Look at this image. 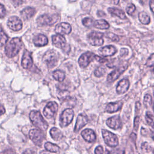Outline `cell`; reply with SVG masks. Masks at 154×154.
<instances>
[{"label": "cell", "mask_w": 154, "mask_h": 154, "mask_svg": "<svg viewBox=\"0 0 154 154\" xmlns=\"http://www.w3.org/2000/svg\"><path fill=\"white\" fill-rule=\"evenodd\" d=\"M22 47V42L20 38H12L5 46V52L6 55L9 58L16 56Z\"/></svg>", "instance_id": "obj_1"}, {"label": "cell", "mask_w": 154, "mask_h": 154, "mask_svg": "<svg viewBox=\"0 0 154 154\" xmlns=\"http://www.w3.org/2000/svg\"><path fill=\"white\" fill-rule=\"evenodd\" d=\"M29 119L32 124L42 131H46L48 125L38 111H32L29 114Z\"/></svg>", "instance_id": "obj_2"}, {"label": "cell", "mask_w": 154, "mask_h": 154, "mask_svg": "<svg viewBox=\"0 0 154 154\" xmlns=\"http://www.w3.org/2000/svg\"><path fill=\"white\" fill-rule=\"evenodd\" d=\"M58 55L57 52L54 50L47 51L43 57V61L47 65L49 68L55 67L58 62Z\"/></svg>", "instance_id": "obj_3"}, {"label": "cell", "mask_w": 154, "mask_h": 154, "mask_svg": "<svg viewBox=\"0 0 154 154\" xmlns=\"http://www.w3.org/2000/svg\"><path fill=\"white\" fill-rule=\"evenodd\" d=\"M53 44L57 48L61 49L64 52H69L70 50V47L67 44L65 38L60 34L54 35L52 37Z\"/></svg>", "instance_id": "obj_4"}, {"label": "cell", "mask_w": 154, "mask_h": 154, "mask_svg": "<svg viewBox=\"0 0 154 154\" xmlns=\"http://www.w3.org/2000/svg\"><path fill=\"white\" fill-rule=\"evenodd\" d=\"M74 117V112L72 109L67 108L63 111L60 116V125L61 127L68 126L73 120Z\"/></svg>", "instance_id": "obj_5"}, {"label": "cell", "mask_w": 154, "mask_h": 154, "mask_svg": "<svg viewBox=\"0 0 154 154\" xmlns=\"http://www.w3.org/2000/svg\"><path fill=\"white\" fill-rule=\"evenodd\" d=\"M102 134L105 143L109 147H116L119 144L117 137L112 132L106 130H102Z\"/></svg>", "instance_id": "obj_6"}, {"label": "cell", "mask_w": 154, "mask_h": 154, "mask_svg": "<svg viewBox=\"0 0 154 154\" xmlns=\"http://www.w3.org/2000/svg\"><path fill=\"white\" fill-rule=\"evenodd\" d=\"M59 19L58 14H43L37 19V22L40 25H51L56 23Z\"/></svg>", "instance_id": "obj_7"}, {"label": "cell", "mask_w": 154, "mask_h": 154, "mask_svg": "<svg viewBox=\"0 0 154 154\" xmlns=\"http://www.w3.org/2000/svg\"><path fill=\"white\" fill-rule=\"evenodd\" d=\"M29 137L32 142L37 146H40L45 138L44 134L39 129H32L29 132Z\"/></svg>", "instance_id": "obj_8"}, {"label": "cell", "mask_w": 154, "mask_h": 154, "mask_svg": "<svg viewBox=\"0 0 154 154\" xmlns=\"http://www.w3.org/2000/svg\"><path fill=\"white\" fill-rule=\"evenodd\" d=\"M103 34L97 31L91 32L88 36L89 43L93 46H101L103 43Z\"/></svg>", "instance_id": "obj_9"}, {"label": "cell", "mask_w": 154, "mask_h": 154, "mask_svg": "<svg viewBox=\"0 0 154 154\" xmlns=\"http://www.w3.org/2000/svg\"><path fill=\"white\" fill-rule=\"evenodd\" d=\"M95 55H96L94 54L91 52H87L82 54L78 60L79 66L82 68L86 67L94 59H95Z\"/></svg>", "instance_id": "obj_10"}, {"label": "cell", "mask_w": 154, "mask_h": 154, "mask_svg": "<svg viewBox=\"0 0 154 154\" xmlns=\"http://www.w3.org/2000/svg\"><path fill=\"white\" fill-rule=\"evenodd\" d=\"M58 104L55 102H49L43 109V114L48 119L52 118L58 110Z\"/></svg>", "instance_id": "obj_11"}, {"label": "cell", "mask_w": 154, "mask_h": 154, "mask_svg": "<svg viewBox=\"0 0 154 154\" xmlns=\"http://www.w3.org/2000/svg\"><path fill=\"white\" fill-rule=\"evenodd\" d=\"M7 25L11 30L17 31L22 29V22L19 17L16 16H11L8 20Z\"/></svg>", "instance_id": "obj_12"}, {"label": "cell", "mask_w": 154, "mask_h": 154, "mask_svg": "<svg viewBox=\"0 0 154 154\" xmlns=\"http://www.w3.org/2000/svg\"><path fill=\"white\" fill-rule=\"evenodd\" d=\"M128 68L127 65L121 66L119 67H117L116 69L111 72L107 77V81L109 82H112L113 81H116L120 75L122 73H123Z\"/></svg>", "instance_id": "obj_13"}, {"label": "cell", "mask_w": 154, "mask_h": 154, "mask_svg": "<svg viewBox=\"0 0 154 154\" xmlns=\"http://www.w3.org/2000/svg\"><path fill=\"white\" fill-rule=\"evenodd\" d=\"M55 31L57 34L60 35H65L69 34L72 31L71 25L66 22H61L56 25Z\"/></svg>", "instance_id": "obj_14"}, {"label": "cell", "mask_w": 154, "mask_h": 154, "mask_svg": "<svg viewBox=\"0 0 154 154\" xmlns=\"http://www.w3.org/2000/svg\"><path fill=\"white\" fill-rule=\"evenodd\" d=\"M88 122V117L85 114L81 113V114H79L77 117V119H76L74 131L75 132H77L82 128H83L84 126H85Z\"/></svg>", "instance_id": "obj_15"}, {"label": "cell", "mask_w": 154, "mask_h": 154, "mask_svg": "<svg viewBox=\"0 0 154 154\" xmlns=\"http://www.w3.org/2000/svg\"><path fill=\"white\" fill-rule=\"evenodd\" d=\"M106 123L110 128L115 130L120 128L122 126L121 119L119 116H114L106 120Z\"/></svg>", "instance_id": "obj_16"}, {"label": "cell", "mask_w": 154, "mask_h": 154, "mask_svg": "<svg viewBox=\"0 0 154 154\" xmlns=\"http://www.w3.org/2000/svg\"><path fill=\"white\" fill-rule=\"evenodd\" d=\"M32 58L31 53L28 51H25L22 58V66L25 69H30L32 66Z\"/></svg>", "instance_id": "obj_17"}, {"label": "cell", "mask_w": 154, "mask_h": 154, "mask_svg": "<svg viewBox=\"0 0 154 154\" xmlns=\"http://www.w3.org/2000/svg\"><path fill=\"white\" fill-rule=\"evenodd\" d=\"M117 50L116 48V47L112 45L105 46L104 47L101 48L99 50V53L103 57L112 56L117 52Z\"/></svg>", "instance_id": "obj_18"}, {"label": "cell", "mask_w": 154, "mask_h": 154, "mask_svg": "<svg viewBox=\"0 0 154 154\" xmlns=\"http://www.w3.org/2000/svg\"><path fill=\"white\" fill-rule=\"evenodd\" d=\"M81 135L83 138L87 142H94L96 139L95 133L92 129H85L81 132Z\"/></svg>", "instance_id": "obj_19"}, {"label": "cell", "mask_w": 154, "mask_h": 154, "mask_svg": "<svg viewBox=\"0 0 154 154\" xmlns=\"http://www.w3.org/2000/svg\"><path fill=\"white\" fill-rule=\"evenodd\" d=\"M129 87V81L127 79H123L121 80L119 83L116 88V91L118 94H123L126 93Z\"/></svg>", "instance_id": "obj_20"}, {"label": "cell", "mask_w": 154, "mask_h": 154, "mask_svg": "<svg viewBox=\"0 0 154 154\" xmlns=\"http://www.w3.org/2000/svg\"><path fill=\"white\" fill-rule=\"evenodd\" d=\"M123 106V102L122 101L111 102L107 104L105 111L108 113H113L118 111Z\"/></svg>", "instance_id": "obj_21"}, {"label": "cell", "mask_w": 154, "mask_h": 154, "mask_svg": "<svg viewBox=\"0 0 154 154\" xmlns=\"http://www.w3.org/2000/svg\"><path fill=\"white\" fill-rule=\"evenodd\" d=\"M34 43L36 46H43L48 44V40L47 37L43 34H38L34 38Z\"/></svg>", "instance_id": "obj_22"}, {"label": "cell", "mask_w": 154, "mask_h": 154, "mask_svg": "<svg viewBox=\"0 0 154 154\" xmlns=\"http://www.w3.org/2000/svg\"><path fill=\"white\" fill-rule=\"evenodd\" d=\"M35 14V9L32 7H26L20 12L22 17L25 20H28L31 18Z\"/></svg>", "instance_id": "obj_23"}, {"label": "cell", "mask_w": 154, "mask_h": 154, "mask_svg": "<svg viewBox=\"0 0 154 154\" xmlns=\"http://www.w3.org/2000/svg\"><path fill=\"white\" fill-rule=\"evenodd\" d=\"M108 11L111 15L117 16L119 18H120L121 19H126V16L125 15V12L123 10H120V9H119V8H114V7L113 8L110 7V8H108Z\"/></svg>", "instance_id": "obj_24"}, {"label": "cell", "mask_w": 154, "mask_h": 154, "mask_svg": "<svg viewBox=\"0 0 154 154\" xmlns=\"http://www.w3.org/2000/svg\"><path fill=\"white\" fill-rule=\"evenodd\" d=\"M93 26L95 28H99L100 29H107L109 27V23L105 20H103V19H99V20H95L94 22Z\"/></svg>", "instance_id": "obj_25"}, {"label": "cell", "mask_w": 154, "mask_h": 154, "mask_svg": "<svg viewBox=\"0 0 154 154\" xmlns=\"http://www.w3.org/2000/svg\"><path fill=\"white\" fill-rule=\"evenodd\" d=\"M50 134L52 138L55 140H60L63 137V135L61 131L57 128H52L50 130Z\"/></svg>", "instance_id": "obj_26"}, {"label": "cell", "mask_w": 154, "mask_h": 154, "mask_svg": "<svg viewBox=\"0 0 154 154\" xmlns=\"http://www.w3.org/2000/svg\"><path fill=\"white\" fill-rule=\"evenodd\" d=\"M138 19L140 22L144 25H147L150 22V16L146 12L142 11L138 14Z\"/></svg>", "instance_id": "obj_27"}, {"label": "cell", "mask_w": 154, "mask_h": 154, "mask_svg": "<svg viewBox=\"0 0 154 154\" xmlns=\"http://www.w3.org/2000/svg\"><path fill=\"white\" fill-rule=\"evenodd\" d=\"M45 149L50 152H58L60 150V147L53 143L50 142H47L45 144Z\"/></svg>", "instance_id": "obj_28"}, {"label": "cell", "mask_w": 154, "mask_h": 154, "mask_svg": "<svg viewBox=\"0 0 154 154\" xmlns=\"http://www.w3.org/2000/svg\"><path fill=\"white\" fill-rule=\"evenodd\" d=\"M53 77L55 80L62 82L65 78V73L60 70H57L53 72Z\"/></svg>", "instance_id": "obj_29"}, {"label": "cell", "mask_w": 154, "mask_h": 154, "mask_svg": "<svg viewBox=\"0 0 154 154\" xmlns=\"http://www.w3.org/2000/svg\"><path fill=\"white\" fill-rule=\"evenodd\" d=\"M8 40V37L2 29L0 27V46H4Z\"/></svg>", "instance_id": "obj_30"}, {"label": "cell", "mask_w": 154, "mask_h": 154, "mask_svg": "<svg viewBox=\"0 0 154 154\" xmlns=\"http://www.w3.org/2000/svg\"><path fill=\"white\" fill-rule=\"evenodd\" d=\"M146 120L147 124L152 128H154V116L149 112H147L146 114Z\"/></svg>", "instance_id": "obj_31"}, {"label": "cell", "mask_w": 154, "mask_h": 154, "mask_svg": "<svg viewBox=\"0 0 154 154\" xmlns=\"http://www.w3.org/2000/svg\"><path fill=\"white\" fill-rule=\"evenodd\" d=\"M152 99L151 96L149 94H146L144 97V101H143L144 106L146 108L149 107L152 105Z\"/></svg>", "instance_id": "obj_32"}, {"label": "cell", "mask_w": 154, "mask_h": 154, "mask_svg": "<svg viewBox=\"0 0 154 154\" xmlns=\"http://www.w3.org/2000/svg\"><path fill=\"white\" fill-rule=\"evenodd\" d=\"M105 72H106L105 68L103 66H100L95 70L94 73L96 76L100 77L104 75Z\"/></svg>", "instance_id": "obj_33"}, {"label": "cell", "mask_w": 154, "mask_h": 154, "mask_svg": "<svg viewBox=\"0 0 154 154\" xmlns=\"http://www.w3.org/2000/svg\"><path fill=\"white\" fill-rule=\"evenodd\" d=\"M82 24L87 27H91L94 24L93 20L90 17H85L82 19Z\"/></svg>", "instance_id": "obj_34"}, {"label": "cell", "mask_w": 154, "mask_h": 154, "mask_svg": "<svg viewBox=\"0 0 154 154\" xmlns=\"http://www.w3.org/2000/svg\"><path fill=\"white\" fill-rule=\"evenodd\" d=\"M135 8H136V7H135V5H134L133 4H129L126 6V10L128 14L132 15V13L135 11Z\"/></svg>", "instance_id": "obj_35"}, {"label": "cell", "mask_w": 154, "mask_h": 154, "mask_svg": "<svg viewBox=\"0 0 154 154\" xmlns=\"http://www.w3.org/2000/svg\"><path fill=\"white\" fill-rule=\"evenodd\" d=\"M106 36L114 42H118L120 40L119 37L118 35H117L116 34L112 33V32H107L106 34Z\"/></svg>", "instance_id": "obj_36"}, {"label": "cell", "mask_w": 154, "mask_h": 154, "mask_svg": "<svg viewBox=\"0 0 154 154\" xmlns=\"http://www.w3.org/2000/svg\"><path fill=\"white\" fill-rule=\"evenodd\" d=\"M146 64L149 67L154 66V54L150 55V56L148 58Z\"/></svg>", "instance_id": "obj_37"}, {"label": "cell", "mask_w": 154, "mask_h": 154, "mask_svg": "<svg viewBox=\"0 0 154 154\" xmlns=\"http://www.w3.org/2000/svg\"><path fill=\"white\" fill-rule=\"evenodd\" d=\"M140 124V116H135L134 121V128L135 131H137L138 128Z\"/></svg>", "instance_id": "obj_38"}, {"label": "cell", "mask_w": 154, "mask_h": 154, "mask_svg": "<svg viewBox=\"0 0 154 154\" xmlns=\"http://www.w3.org/2000/svg\"><path fill=\"white\" fill-rule=\"evenodd\" d=\"M6 14V10L4 6L0 4V19L4 18Z\"/></svg>", "instance_id": "obj_39"}, {"label": "cell", "mask_w": 154, "mask_h": 154, "mask_svg": "<svg viewBox=\"0 0 154 154\" xmlns=\"http://www.w3.org/2000/svg\"><path fill=\"white\" fill-rule=\"evenodd\" d=\"M107 154H125V152L123 150L116 149L111 151H107Z\"/></svg>", "instance_id": "obj_40"}, {"label": "cell", "mask_w": 154, "mask_h": 154, "mask_svg": "<svg viewBox=\"0 0 154 154\" xmlns=\"http://www.w3.org/2000/svg\"><path fill=\"white\" fill-rule=\"evenodd\" d=\"M94 153H95V154H103V149L102 146H97L94 150Z\"/></svg>", "instance_id": "obj_41"}, {"label": "cell", "mask_w": 154, "mask_h": 154, "mask_svg": "<svg viewBox=\"0 0 154 154\" xmlns=\"http://www.w3.org/2000/svg\"><path fill=\"white\" fill-rule=\"evenodd\" d=\"M95 60H96V61H99V63H105V62H106V61H108L107 59L104 58H102V57H99V56H97V55H95Z\"/></svg>", "instance_id": "obj_42"}, {"label": "cell", "mask_w": 154, "mask_h": 154, "mask_svg": "<svg viewBox=\"0 0 154 154\" xmlns=\"http://www.w3.org/2000/svg\"><path fill=\"white\" fill-rule=\"evenodd\" d=\"M128 51L127 49L126 48H123V49H121L120 50V56L121 57H123V56H125L128 54Z\"/></svg>", "instance_id": "obj_43"}, {"label": "cell", "mask_w": 154, "mask_h": 154, "mask_svg": "<svg viewBox=\"0 0 154 154\" xmlns=\"http://www.w3.org/2000/svg\"><path fill=\"white\" fill-rule=\"evenodd\" d=\"M11 1L15 5H19L22 4L25 0H11Z\"/></svg>", "instance_id": "obj_44"}, {"label": "cell", "mask_w": 154, "mask_h": 154, "mask_svg": "<svg viewBox=\"0 0 154 154\" xmlns=\"http://www.w3.org/2000/svg\"><path fill=\"white\" fill-rule=\"evenodd\" d=\"M149 5H150V10L154 14V0H150Z\"/></svg>", "instance_id": "obj_45"}, {"label": "cell", "mask_w": 154, "mask_h": 154, "mask_svg": "<svg viewBox=\"0 0 154 154\" xmlns=\"http://www.w3.org/2000/svg\"><path fill=\"white\" fill-rule=\"evenodd\" d=\"M22 154H36V153L35 151H34L32 150L28 149V150H25Z\"/></svg>", "instance_id": "obj_46"}, {"label": "cell", "mask_w": 154, "mask_h": 154, "mask_svg": "<svg viewBox=\"0 0 154 154\" xmlns=\"http://www.w3.org/2000/svg\"><path fill=\"white\" fill-rule=\"evenodd\" d=\"M5 112V109L4 108V107L3 106V105L0 103V116L4 114Z\"/></svg>", "instance_id": "obj_47"}, {"label": "cell", "mask_w": 154, "mask_h": 154, "mask_svg": "<svg viewBox=\"0 0 154 154\" xmlns=\"http://www.w3.org/2000/svg\"><path fill=\"white\" fill-rule=\"evenodd\" d=\"M3 154H15V153L12 149H7L4 152Z\"/></svg>", "instance_id": "obj_48"}, {"label": "cell", "mask_w": 154, "mask_h": 154, "mask_svg": "<svg viewBox=\"0 0 154 154\" xmlns=\"http://www.w3.org/2000/svg\"><path fill=\"white\" fill-rule=\"evenodd\" d=\"M97 14L98 16H100V17L105 16V13L103 11H101V10H98L97 11Z\"/></svg>", "instance_id": "obj_49"}, {"label": "cell", "mask_w": 154, "mask_h": 154, "mask_svg": "<svg viewBox=\"0 0 154 154\" xmlns=\"http://www.w3.org/2000/svg\"><path fill=\"white\" fill-rule=\"evenodd\" d=\"M147 0H140V2L142 5H145L146 3L147 2Z\"/></svg>", "instance_id": "obj_50"}, {"label": "cell", "mask_w": 154, "mask_h": 154, "mask_svg": "<svg viewBox=\"0 0 154 154\" xmlns=\"http://www.w3.org/2000/svg\"><path fill=\"white\" fill-rule=\"evenodd\" d=\"M40 154H50V153L47 152H45V151H42L40 152Z\"/></svg>", "instance_id": "obj_51"}, {"label": "cell", "mask_w": 154, "mask_h": 154, "mask_svg": "<svg viewBox=\"0 0 154 154\" xmlns=\"http://www.w3.org/2000/svg\"><path fill=\"white\" fill-rule=\"evenodd\" d=\"M151 137H152V139L154 140V131H153V132H152Z\"/></svg>", "instance_id": "obj_52"}, {"label": "cell", "mask_w": 154, "mask_h": 154, "mask_svg": "<svg viewBox=\"0 0 154 154\" xmlns=\"http://www.w3.org/2000/svg\"><path fill=\"white\" fill-rule=\"evenodd\" d=\"M119 0H115V1H114V4H117L119 3Z\"/></svg>", "instance_id": "obj_53"}, {"label": "cell", "mask_w": 154, "mask_h": 154, "mask_svg": "<svg viewBox=\"0 0 154 154\" xmlns=\"http://www.w3.org/2000/svg\"><path fill=\"white\" fill-rule=\"evenodd\" d=\"M153 112H154V102H153Z\"/></svg>", "instance_id": "obj_54"}, {"label": "cell", "mask_w": 154, "mask_h": 154, "mask_svg": "<svg viewBox=\"0 0 154 154\" xmlns=\"http://www.w3.org/2000/svg\"><path fill=\"white\" fill-rule=\"evenodd\" d=\"M153 73H154V70H153Z\"/></svg>", "instance_id": "obj_55"}, {"label": "cell", "mask_w": 154, "mask_h": 154, "mask_svg": "<svg viewBox=\"0 0 154 154\" xmlns=\"http://www.w3.org/2000/svg\"><path fill=\"white\" fill-rule=\"evenodd\" d=\"M153 153H154V151H153Z\"/></svg>", "instance_id": "obj_56"}]
</instances>
